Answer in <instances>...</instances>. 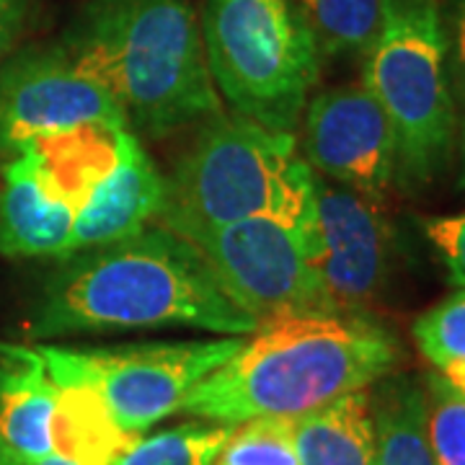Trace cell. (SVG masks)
Instances as JSON below:
<instances>
[{"mask_svg":"<svg viewBox=\"0 0 465 465\" xmlns=\"http://www.w3.org/2000/svg\"><path fill=\"white\" fill-rule=\"evenodd\" d=\"M448 39L434 0H382L381 32L365 54V88L391 122L403 176L424 183L448 163L455 106Z\"/></svg>","mask_w":465,"mask_h":465,"instance_id":"cell-6","label":"cell"},{"mask_svg":"<svg viewBox=\"0 0 465 465\" xmlns=\"http://www.w3.org/2000/svg\"><path fill=\"white\" fill-rule=\"evenodd\" d=\"M463 158H465V134H463ZM463 186H465V168H463Z\"/></svg>","mask_w":465,"mask_h":465,"instance_id":"cell-29","label":"cell"},{"mask_svg":"<svg viewBox=\"0 0 465 465\" xmlns=\"http://www.w3.org/2000/svg\"><path fill=\"white\" fill-rule=\"evenodd\" d=\"M75 210L42 179L29 150L3 166L0 253L8 259L67 256Z\"/></svg>","mask_w":465,"mask_h":465,"instance_id":"cell-13","label":"cell"},{"mask_svg":"<svg viewBox=\"0 0 465 465\" xmlns=\"http://www.w3.org/2000/svg\"><path fill=\"white\" fill-rule=\"evenodd\" d=\"M232 430V424L217 421L179 424L150 437H140L112 465H215Z\"/></svg>","mask_w":465,"mask_h":465,"instance_id":"cell-20","label":"cell"},{"mask_svg":"<svg viewBox=\"0 0 465 465\" xmlns=\"http://www.w3.org/2000/svg\"><path fill=\"white\" fill-rule=\"evenodd\" d=\"M393 333L362 313H292L262 321L225 365L182 401V414L217 424L300 416L393 372Z\"/></svg>","mask_w":465,"mask_h":465,"instance_id":"cell-2","label":"cell"},{"mask_svg":"<svg viewBox=\"0 0 465 465\" xmlns=\"http://www.w3.org/2000/svg\"><path fill=\"white\" fill-rule=\"evenodd\" d=\"M29 16V0H0V65L16 47Z\"/></svg>","mask_w":465,"mask_h":465,"instance_id":"cell-25","label":"cell"},{"mask_svg":"<svg viewBox=\"0 0 465 465\" xmlns=\"http://www.w3.org/2000/svg\"><path fill=\"white\" fill-rule=\"evenodd\" d=\"M305 231L280 215H256L223 225L192 246L207 262L225 295L259 323L292 313H333Z\"/></svg>","mask_w":465,"mask_h":465,"instance_id":"cell-8","label":"cell"},{"mask_svg":"<svg viewBox=\"0 0 465 465\" xmlns=\"http://www.w3.org/2000/svg\"><path fill=\"white\" fill-rule=\"evenodd\" d=\"M215 465H302L290 416H259L235 427Z\"/></svg>","mask_w":465,"mask_h":465,"instance_id":"cell-22","label":"cell"},{"mask_svg":"<svg viewBox=\"0 0 465 465\" xmlns=\"http://www.w3.org/2000/svg\"><path fill=\"white\" fill-rule=\"evenodd\" d=\"M63 47L134 134L166 137L223 112L192 0H88Z\"/></svg>","mask_w":465,"mask_h":465,"instance_id":"cell-3","label":"cell"},{"mask_svg":"<svg viewBox=\"0 0 465 465\" xmlns=\"http://www.w3.org/2000/svg\"><path fill=\"white\" fill-rule=\"evenodd\" d=\"M246 336L204 341H150L119 347L39 344L52 381L91 388L116 424L140 434L182 409L186 393L213 370L225 365Z\"/></svg>","mask_w":465,"mask_h":465,"instance_id":"cell-7","label":"cell"},{"mask_svg":"<svg viewBox=\"0 0 465 465\" xmlns=\"http://www.w3.org/2000/svg\"><path fill=\"white\" fill-rule=\"evenodd\" d=\"M455 39H458V60L465 70V0L458 3V18H455Z\"/></svg>","mask_w":465,"mask_h":465,"instance_id":"cell-26","label":"cell"},{"mask_svg":"<svg viewBox=\"0 0 465 465\" xmlns=\"http://www.w3.org/2000/svg\"><path fill=\"white\" fill-rule=\"evenodd\" d=\"M57 409L52 427L54 455L75 465H112L140 440L116 424L104 401L81 382L54 381Z\"/></svg>","mask_w":465,"mask_h":465,"instance_id":"cell-18","label":"cell"},{"mask_svg":"<svg viewBox=\"0 0 465 465\" xmlns=\"http://www.w3.org/2000/svg\"><path fill=\"white\" fill-rule=\"evenodd\" d=\"M372 465H434L427 432V385L416 375L388 372L372 382Z\"/></svg>","mask_w":465,"mask_h":465,"instance_id":"cell-17","label":"cell"},{"mask_svg":"<svg viewBox=\"0 0 465 465\" xmlns=\"http://www.w3.org/2000/svg\"><path fill=\"white\" fill-rule=\"evenodd\" d=\"M424 232L448 266L450 282L465 287V213L424 220Z\"/></svg>","mask_w":465,"mask_h":465,"instance_id":"cell-24","label":"cell"},{"mask_svg":"<svg viewBox=\"0 0 465 465\" xmlns=\"http://www.w3.org/2000/svg\"><path fill=\"white\" fill-rule=\"evenodd\" d=\"M302 158L318 176L375 202L399 168L391 122L365 85H336L308 101Z\"/></svg>","mask_w":465,"mask_h":465,"instance_id":"cell-11","label":"cell"},{"mask_svg":"<svg viewBox=\"0 0 465 465\" xmlns=\"http://www.w3.org/2000/svg\"><path fill=\"white\" fill-rule=\"evenodd\" d=\"M321 57H365L381 32L382 0H298Z\"/></svg>","mask_w":465,"mask_h":465,"instance_id":"cell-19","label":"cell"},{"mask_svg":"<svg viewBox=\"0 0 465 465\" xmlns=\"http://www.w3.org/2000/svg\"><path fill=\"white\" fill-rule=\"evenodd\" d=\"M57 385L36 347L0 341V440L21 465L54 455Z\"/></svg>","mask_w":465,"mask_h":465,"instance_id":"cell-14","label":"cell"},{"mask_svg":"<svg viewBox=\"0 0 465 465\" xmlns=\"http://www.w3.org/2000/svg\"><path fill=\"white\" fill-rule=\"evenodd\" d=\"M204 54L232 114L298 134L321 75V52L298 0H204Z\"/></svg>","mask_w":465,"mask_h":465,"instance_id":"cell-5","label":"cell"},{"mask_svg":"<svg viewBox=\"0 0 465 465\" xmlns=\"http://www.w3.org/2000/svg\"><path fill=\"white\" fill-rule=\"evenodd\" d=\"M302 465H372L375 430L370 388L351 391L326 406L290 416Z\"/></svg>","mask_w":465,"mask_h":465,"instance_id":"cell-16","label":"cell"},{"mask_svg":"<svg viewBox=\"0 0 465 465\" xmlns=\"http://www.w3.org/2000/svg\"><path fill=\"white\" fill-rule=\"evenodd\" d=\"M313 207V168L298 155L295 134L220 112L163 176L155 225L194 243L246 217L280 215L311 238Z\"/></svg>","mask_w":465,"mask_h":465,"instance_id":"cell-4","label":"cell"},{"mask_svg":"<svg viewBox=\"0 0 465 465\" xmlns=\"http://www.w3.org/2000/svg\"><path fill=\"white\" fill-rule=\"evenodd\" d=\"M313 225L308 259L336 311L362 313L391 266V225L378 202L313 171Z\"/></svg>","mask_w":465,"mask_h":465,"instance_id":"cell-10","label":"cell"},{"mask_svg":"<svg viewBox=\"0 0 465 465\" xmlns=\"http://www.w3.org/2000/svg\"><path fill=\"white\" fill-rule=\"evenodd\" d=\"M427 432L434 465H465V393L442 381L427 378Z\"/></svg>","mask_w":465,"mask_h":465,"instance_id":"cell-23","label":"cell"},{"mask_svg":"<svg viewBox=\"0 0 465 465\" xmlns=\"http://www.w3.org/2000/svg\"><path fill=\"white\" fill-rule=\"evenodd\" d=\"M0 465H21L16 458H14V455L8 452V448L3 445V440H0Z\"/></svg>","mask_w":465,"mask_h":465,"instance_id":"cell-27","label":"cell"},{"mask_svg":"<svg viewBox=\"0 0 465 465\" xmlns=\"http://www.w3.org/2000/svg\"><path fill=\"white\" fill-rule=\"evenodd\" d=\"M124 114L60 45L11 52L0 65V158L11 161L47 134Z\"/></svg>","mask_w":465,"mask_h":465,"instance_id":"cell-9","label":"cell"},{"mask_svg":"<svg viewBox=\"0 0 465 465\" xmlns=\"http://www.w3.org/2000/svg\"><path fill=\"white\" fill-rule=\"evenodd\" d=\"M161 202L163 173L150 161L140 137L130 133L116 166L78 207L67 256L145 231L150 223H155Z\"/></svg>","mask_w":465,"mask_h":465,"instance_id":"cell-12","label":"cell"},{"mask_svg":"<svg viewBox=\"0 0 465 465\" xmlns=\"http://www.w3.org/2000/svg\"><path fill=\"white\" fill-rule=\"evenodd\" d=\"M36 465H75V463H70V460L60 458V455H50V458H45L42 463H36Z\"/></svg>","mask_w":465,"mask_h":465,"instance_id":"cell-28","label":"cell"},{"mask_svg":"<svg viewBox=\"0 0 465 465\" xmlns=\"http://www.w3.org/2000/svg\"><path fill=\"white\" fill-rule=\"evenodd\" d=\"M130 133L127 122L99 119L47 134L26 150L34 155L47 186L78 213L88 194L116 166Z\"/></svg>","mask_w":465,"mask_h":465,"instance_id":"cell-15","label":"cell"},{"mask_svg":"<svg viewBox=\"0 0 465 465\" xmlns=\"http://www.w3.org/2000/svg\"><path fill=\"white\" fill-rule=\"evenodd\" d=\"M414 341L434 372L465 393V287L416 318Z\"/></svg>","mask_w":465,"mask_h":465,"instance_id":"cell-21","label":"cell"},{"mask_svg":"<svg viewBox=\"0 0 465 465\" xmlns=\"http://www.w3.org/2000/svg\"><path fill=\"white\" fill-rule=\"evenodd\" d=\"M171 326L249 336L259 321L225 295L189 241L153 225L65 256L45 282L32 333L57 339Z\"/></svg>","mask_w":465,"mask_h":465,"instance_id":"cell-1","label":"cell"}]
</instances>
